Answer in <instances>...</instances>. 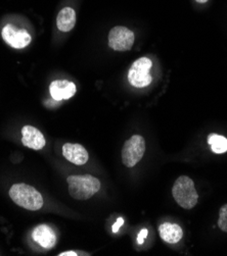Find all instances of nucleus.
Returning a JSON list of instances; mask_svg holds the SVG:
<instances>
[{
    "mask_svg": "<svg viewBox=\"0 0 227 256\" xmlns=\"http://www.w3.org/2000/svg\"><path fill=\"white\" fill-rule=\"evenodd\" d=\"M172 195L178 206L184 210L193 208L198 200L194 183L187 176H181L175 181L172 188Z\"/></svg>",
    "mask_w": 227,
    "mask_h": 256,
    "instance_id": "obj_3",
    "label": "nucleus"
},
{
    "mask_svg": "<svg viewBox=\"0 0 227 256\" xmlns=\"http://www.w3.org/2000/svg\"><path fill=\"white\" fill-rule=\"evenodd\" d=\"M76 24V12L71 8H63L57 18L58 29L62 32H70Z\"/></svg>",
    "mask_w": 227,
    "mask_h": 256,
    "instance_id": "obj_13",
    "label": "nucleus"
},
{
    "mask_svg": "<svg viewBox=\"0 0 227 256\" xmlns=\"http://www.w3.org/2000/svg\"><path fill=\"white\" fill-rule=\"evenodd\" d=\"M67 181L71 197L77 200H87L100 189L99 180L91 174L70 176Z\"/></svg>",
    "mask_w": 227,
    "mask_h": 256,
    "instance_id": "obj_2",
    "label": "nucleus"
},
{
    "mask_svg": "<svg viewBox=\"0 0 227 256\" xmlns=\"http://www.w3.org/2000/svg\"><path fill=\"white\" fill-rule=\"evenodd\" d=\"M145 140L140 135H134L125 142L122 148V162L127 168L135 166L143 158Z\"/></svg>",
    "mask_w": 227,
    "mask_h": 256,
    "instance_id": "obj_4",
    "label": "nucleus"
},
{
    "mask_svg": "<svg viewBox=\"0 0 227 256\" xmlns=\"http://www.w3.org/2000/svg\"><path fill=\"white\" fill-rule=\"evenodd\" d=\"M63 156L67 160L76 166H83L89 160L87 150L80 144L66 143L63 146Z\"/></svg>",
    "mask_w": 227,
    "mask_h": 256,
    "instance_id": "obj_8",
    "label": "nucleus"
},
{
    "mask_svg": "<svg viewBox=\"0 0 227 256\" xmlns=\"http://www.w3.org/2000/svg\"><path fill=\"white\" fill-rule=\"evenodd\" d=\"M124 224V220L122 218H119L118 220H117V222L114 224V226H113V232L114 233H118V231H119V228L122 226Z\"/></svg>",
    "mask_w": 227,
    "mask_h": 256,
    "instance_id": "obj_17",
    "label": "nucleus"
},
{
    "mask_svg": "<svg viewBox=\"0 0 227 256\" xmlns=\"http://www.w3.org/2000/svg\"><path fill=\"white\" fill-rule=\"evenodd\" d=\"M2 35L5 42L16 49L27 47L31 42V36L27 30L17 29L13 24H7L3 29Z\"/></svg>",
    "mask_w": 227,
    "mask_h": 256,
    "instance_id": "obj_7",
    "label": "nucleus"
},
{
    "mask_svg": "<svg viewBox=\"0 0 227 256\" xmlns=\"http://www.w3.org/2000/svg\"><path fill=\"white\" fill-rule=\"evenodd\" d=\"M49 92L56 101L67 100L75 95L76 85L67 80H57L50 84Z\"/></svg>",
    "mask_w": 227,
    "mask_h": 256,
    "instance_id": "obj_10",
    "label": "nucleus"
},
{
    "mask_svg": "<svg viewBox=\"0 0 227 256\" xmlns=\"http://www.w3.org/2000/svg\"><path fill=\"white\" fill-rule=\"evenodd\" d=\"M34 241L45 249H53L57 244V236L47 224H40L34 228L32 233Z\"/></svg>",
    "mask_w": 227,
    "mask_h": 256,
    "instance_id": "obj_11",
    "label": "nucleus"
},
{
    "mask_svg": "<svg viewBox=\"0 0 227 256\" xmlns=\"http://www.w3.org/2000/svg\"><path fill=\"white\" fill-rule=\"evenodd\" d=\"M134 43V34L128 28L118 26L109 34V46L116 51L130 50Z\"/></svg>",
    "mask_w": 227,
    "mask_h": 256,
    "instance_id": "obj_6",
    "label": "nucleus"
},
{
    "mask_svg": "<svg viewBox=\"0 0 227 256\" xmlns=\"http://www.w3.org/2000/svg\"><path fill=\"white\" fill-rule=\"evenodd\" d=\"M151 66H153V62L147 58H140L135 60L128 72L129 83L136 88H144L148 86L153 80L149 74Z\"/></svg>",
    "mask_w": 227,
    "mask_h": 256,
    "instance_id": "obj_5",
    "label": "nucleus"
},
{
    "mask_svg": "<svg viewBox=\"0 0 227 256\" xmlns=\"http://www.w3.org/2000/svg\"><path fill=\"white\" fill-rule=\"evenodd\" d=\"M196 2H198V4H205V2H207L208 0H195Z\"/></svg>",
    "mask_w": 227,
    "mask_h": 256,
    "instance_id": "obj_19",
    "label": "nucleus"
},
{
    "mask_svg": "<svg viewBox=\"0 0 227 256\" xmlns=\"http://www.w3.org/2000/svg\"><path fill=\"white\" fill-rule=\"evenodd\" d=\"M159 232L162 240L169 244L178 243L183 236L182 228L177 224L164 222L160 226Z\"/></svg>",
    "mask_w": 227,
    "mask_h": 256,
    "instance_id": "obj_12",
    "label": "nucleus"
},
{
    "mask_svg": "<svg viewBox=\"0 0 227 256\" xmlns=\"http://www.w3.org/2000/svg\"><path fill=\"white\" fill-rule=\"evenodd\" d=\"M218 226L220 228L221 231L227 233V204L223 206L219 210Z\"/></svg>",
    "mask_w": 227,
    "mask_h": 256,
    "instance_id": "obj_15",
    "label": "nucleus"
},
{
    "mask_svg": "<svg viewBox=\"0 0 227 256\" xmlns=\"http://www.w3.org/2000/svg\"><path fill=\"white\" fill-rule=\"evenodd\" d=\"M22 135L23 145L30 149L40 150L46 144L43 134L33 126H25L22 129Z\"/></svg>",
    "mask_w": 227,
    "mask_h": 256,
    "instance_id": "obj_9",
    "label": "nucleus"
},
{
    "mask_svg": "<svg viewBox=\"0 0 227 256\" xmlns=\"http://www.w3.org/2000/svg\"><path fill=\"white\" fill-rule=\"evenodd\" d=\"M208 143L211 146V150L217 154L225 153L227 151V139L224 136L218 134H210L208 137Z\"/></svg>",
    "mask_w": 227,
    "mask_h": 256,
    "instance_id": "obj_14",
    "label": "nucleus"
},
{
    "mask_svg": "<svg viewBox=\"0 0 227 256\" xmlns=\"http://www.w3.org/2000/svg\"><path fill=\"white\" fill-rule=\"evenodd\" d=\"M78 254L76 253L75 251H65L59 254V256H77Z\"/></svg>",
    "mask_w": 227,
    "mask_h": 256,
    "instance_id": "obj_18",
    "label": "nucleus"
},
{
    "mask_svg": "<svg viewBox=\"0 0 227 256\" xmlns=\"http://www.w3.org/2000/svg\"><path fill=\"white\" fill-rule=\"evenodd\" d=\"M10 197L17 206L28 210L36 212L43 206L42 195L34 187L24 183L13 185Z\"/></svg>",
    "mask_w": 227,
    "mask_h": 256,
    "instance_id": "obj_1",
    "label": "nucleus"
},
{
    "mask_svg": "<svg viewBox=\"0 0 227 256\" xmlns=\"http://www.w3.org/2000/svg\"><path fill=\"white\" fill-rule=\"evenodd\" d=\"M147 234H148L147 228H142V230H141V231H140L139 234H138V236H137V242H138V244H140V245L143 244L145 238L147 237Z\"/></svg>",
    "mask_w": 227,
    "mask_h": 256,
    "instance_id": "obj_16",
    "label": "nucleus"
}]
</instances>
